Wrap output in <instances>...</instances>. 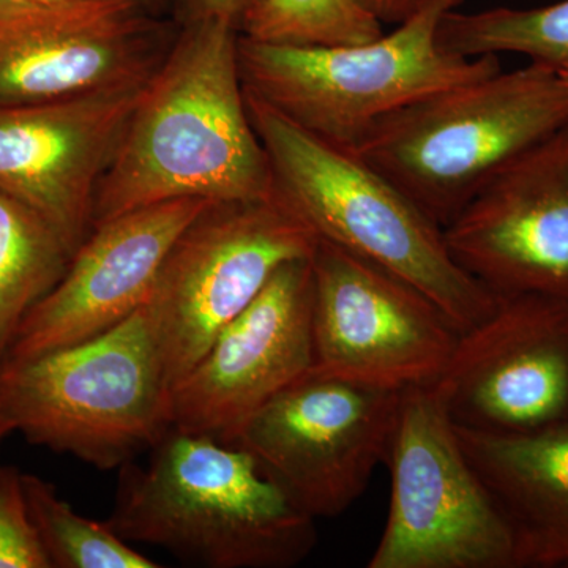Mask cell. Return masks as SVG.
Returning a JSON list of instances; mask_svg holds the SVG:
<instances>
[{"label": "cell", "instance_id": "cell-1", "mask_svg": "<svg viewBox=\"0 0 568 568\" xmlns=\"http://www.w3.org/2000/svg\"><path fill=\"white\" fill-rule=\"evenodd\" d=\"M274 193L271 162L246 110L239 29L190 18L145 84L100 179L92 230L168 201L252 203Z\"/></svg>", "mask_w": 568, "mask_h": 568}, {"label": "cell", "instance_id": "cell-2", "mask_svg": "<svg viewBox=\"0 0 568 568\" xmlns=\"http://www.w3.org/2000/svg\"><path fill=\"white\" fill-rule=\"evenodd\" d=\"M144 466L121 467L108 523L209 568H291L316 547V519L237 444L171 426Z\"/></svg>", "mask_w": 568, "mask_h": 568}, {"label": "cell", "instance_id": "cell-3", "mask_svg": "<svg viewBox=\"0 0 568 568\" xmlns=\"http://www.w3.org/2000/svg\"><path fill=\"white\" fill-rule=\"evenodd\" d=\"M245 89V88H244ZM276 197L321 241L386 268L420 290L462 334L495 312L491 293L448 252L444 230L361 156L295 125L245 91Z\"/></svg>", "mask_w": 568, "mask_h": 568}, {"label": "cell", "instance_id": "cell-4", "mask_svg": "<svg viewBox=\"0 0 568 568\" xmlns=\"http://www.w3.org/2000/svg\"><path fill=\"white\" fill-rule=\"evenodd\" d=\"M567 122V82L532 62L425 97L353 152L444 230L506 164Z\"/></svg>", "mask_w": 568, "mask_h": 568}, {"label": "cell", "instance_id": "cell-5", "mask_svg": "<svg viewBox=\"0 0 568 568\" xmlns=\"http://www.w3.org/2000/svg\"><path fill=\"white\" fill-rule=\"evenodd\" d=\"M0 416L36 446L121 469L173 426L148 306L91 339L0 365Z\"/></svg>", "mask_w": 568, "mask_h": 568}, {"label": "cell", "instance_id": "cell-6", "mask_svg": "<svg viewBox=\"0 0 568 568\" xmlns=\"http://www.w3.org/2000/svg\"><path fill=\"white\" fill-rule=\"evenodd\" d=\"M465 0H424L392 33L347 47H280L239 33L245 91L325 142L355 151L373 126L409 104L499 73V55L462 58L437 41Z\"/></svg>", "mask_w": 568, "mask_h": 568}, {"label": "cell", "instance_id": "cell-7", "mask_svg": "<svg viewBox=\"0 0 568 568\" xmlns=\"http://www.w3.org/2000/svg\"><path fill=\"white\" fill-rule=\"evenodd\" d=\"M386 465L390 506L368 568H515L506 519L433 384L402 390Z\"/></svg>", "mask_w": 568, "mask_h": 568}, {"label": "cell", "instance_id": "cell-8", "mask_svg": "<svg viewBox=\"0 0 568 568\" xmlns=\"http://www.w3.org/2000/svg\"><path fill=\"white\" fill-rule=\"evenodd\" d=\"M317 242L275 193L252 203L209 205L171 248L145 302L171 388L272 275L312 257Z\"/></svg>", "mask_w": 568, "mask_h": 568}, {"label": "cell", "instance_id": "cell-9", "mask_svg": "<svg viewBox=\"0 0 568 568\" xmlns=\"http://www.w3.org/2000/svg\"><path fill=\"white\" fill-rule=\"evenodd\" d=\"M402 390L308 375L268 399L231 444L315 519L345 514L386 463Z\"/></svg>", "mask_w": 568, "mask_h": 568}, {"label": "cell", "instance_id": "cell-10", "mask_svg": "<svg viewBox=\"0 0 568 568\" xmlns=\"http://www.w3.org/2000/svg\"><path fill=\"white\" fill-rule=\"evenodd\" d=\"M312 267V372L390 390L435 383L462 332L432 298L321 239Z\"/></svg>", "mask_w": 568, "mask_h": 568}, {"label": "cell", "instance_id": "cell-11", "mask_svg": "<svg viewBox=\"0 0 568 568\" xmlns=\"http://www.w3.org/2000/svg\"><path fill=\"white\" fill-rule=\"evenodd\" d=\"M463 428L526 433L568 422V302L499 295L495 312L459 335L433 383Z\"/></svg>", "mask_w": 568, "mask_h": 568}, {"label": "cell", "instance_id": "cell-12", "mask_svg": "<svg viewBox=\"0 0 568 568\" xmlns=\"http://www.w3.org/2000/svg\"><path fill=\"white\" fill-rule=\"evenodd\" d=\"M168 51L138 0L0 3V106L136 84Z\"/></svg>", "mask_w": 568, "mask_h": 568}, {"label": "cell", "instance_id": "cell-13", "mask_svg": "<svg viewBox=\"0 0 568 568\" xmlns=\"http://www.w3.org/2000/svg\"><path fill=\"white\" fill-rule=\"evenodd\" d=\"M313 369L312 257L286 263L171 388V424L233 443L250 417Z\"/></svg>", "mask_w": 568, "mask_h": 568}, {"label": "cell", "instance_id": "cell-14", "mask_svg": "<svg viewBox=\"0 0 568 568\" xmlns=\"http://www.w3.org/2000/svg\"><path fill=\"white\" fill-rule=\"evenodd\" d=\"M444 237L491 293L568 302V122L506 164Z\"/></svg>", "mask_w": 568, "mask_h": 568}, {"label": "cell", "instance_id": "cell-15", "mask_svg": "<svg viewBox=\"0 0 568 568\" xmlns=\"http://www.w3.org/2000/svg\"><path fill=\"white\" fill-rule=\"evenodd\" d=\"M149 80L0 106V193L37 213L73 254L91 234L97 186Z\"/></svg>", "mask_w": 568, "mask_h": 568}, {"label": "cell", "instance_id": "cell-16", "mask_svg": "<svg viewBox=\"0 0 568 568\" xmlns=\"http://www.w3.org/2000/svg\"><path fill=\"white\" fill-rule=\"evenodd\" d=\"M211 204L201 197L168 201L93 227L61 282L22 321L7 361L78 345L133 315L178 239Z\"/></svg>", "mask_w": 568, "mask_h": 568}, {"label": "cell", "instance_id": "cell-17", "mask_svg": "<svg viewBox=\"0 0 568 568\" xmlns=\"http://www.w3.org/2000/svg\"><path fill=\"white\" fill-rule=\"evenodd\" d=\"M455 428L506 519L515 568L568 567V422L526 433Z\"/></svg>", "mask_w": 568, "mask_h": 568}, {"label": "cell", "instance_id": "cell-18", "mask_svg": "<svg viewBox=\"0 0 568 568\" xmlns=\"http://www.w3.org/2000/svg\"><path fill=\"white\" fill-rule=\"evenodd\" d=\"M71 256L50 224L0 193V365L22 321L61 282Z\"/></svg>", "mask_w": 568, "mask_h": 568}, {"label": "cell", "instance_id": "cell-19", "mask_svg": "<svg viewBox=\"0 0 568 568\" xmlns=\"http://www.w3.org/2000/svg\"><path fill=\"white\" fill-rule=\"evenodd\" d=\"M437 41L462 58L523 54L560 70L568 67V0L540 9H491L446 14Z\"/></svg>", "mask_w": 568, "mask_h": 568}, {"label": "cell", "instance_id": "cell-20", "mask_svg": "<svg viewBox=\"0 0 568 568\" xmlns=\"http://www.w3.org/2000/svg\"><path fill=\"white\" fill-rule=\"evenodd\" d=\"M26 503L51 568H159L110 523L82 517L50 481L22 473Z\"/></svg>", "mask_w": 568, "mask_h": 568}, {"label": "cell", "instance_id": "cell-21", "mask_svg": "<svg viewBox=\"0 0 568 568\" xmlns=\"http://www.w3.org/2000/svg\"><path fill=\"white\" fill-rule=\"evenodd\" d=\"M239 33L280 47L327 48L366 43L386 32L358 0H254Z\"/></svg>", "mask_w": 568, "mask_h": 568}, {"label": "cell", "instance_id": "cell-22", "mask_svg": "<svg viewBox=\"0 0 568 568\" xmlns=\"http://www.w3.org/2000/svg\"><path fill=\"white\" fill-rule=\"evenodd\" d=\"M0 568H51L13 466H0Z\"/></svg>", "mask_w": 568, "mask_h": 568}, {"label": "cell", "instance_id": "cell-23", "mask_svg": "<svg viewBox=\"0 0 568 568\" xmlns=\"http://www.w3.org/2000/svg\"><path fill=\"white\" fill-rule=\"evenodd\" d=\"M254 0H190L192 18H215L233 22L239 29L242 17Z\"/></svg>", "mask_w": 568, "mask_h": 568}, {"label": "cell", "instance_id": "cell-24", "mask_svg": "<svg viewBox=\"0 0 568 568\" xmlns=\"http://www.w3.org/2000/svg\"><path fill=\"white\" fill-rule=\"evenodd\" d=\"M383 24H396L407 20L424 0H358Z\"/></svg>", "mask_w": 568, "mask_h": 568}, {"label": "cell", "instance_id": "cell-25", "mask_svg": "<svg viewBox=\"0 0 568 568\" xmlns=\"http://www.w3.org/2000/svg\"><path fill=\"white\" fill-rule=\"evenodd\" d=\"M54 2V0H0L2 6H32V3Z\"/></svg>", "mask_w": 568, "mask_h": 568}, {"label": "cell", "instance_id": "cell-26", "mask_svg": "<svg viewBox=\"0 0 568 568\" xmlns=\"http://www.w3.org/2000/svg\"><path fill=\"white\" fill-rule=\"evenodd\" d=\"M13 433L9 422L6 420L2 416H0V446H2L3 440L7 439Z\"/></svg>", "mask_w": 568, "mask_h": 568}, {"label": "cell", "instance_id": "cell-27", "mask_svg": "<svg viewBox=\"0 0 568 568\" xmlns=\"http://www.w3.org/2000/svg\"><path fill=\"white\" fill-rule=\"evenodd\" d=\"M558 71H559L560 77H562V80L566 81L568 84V67H567V69H560Z\"/></svg>", "mask_w": 568, "mask_h": 568}, {"label": "cell", "instance_id": "cell-28", "mask_svg": "<svg viewBox=\"0 0 568 568\" xmlns=\"http://www.w3.org/2000/svg\"><path fill=\"white\" fill-rule=\"evenodd\" d=\"M138 2L144 3V6H145V3L149 2V0H138Z\"/></svg>", "mask_w": 568, "mask_h": 568}]
</instances>
